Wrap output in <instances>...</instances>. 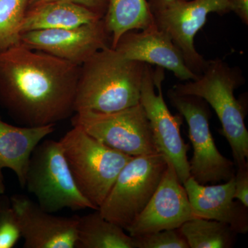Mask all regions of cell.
<instances>
[{"label": "cell", "mask_w": 248, "mask_h": 248, "mask_svg": "<svg viewBox=\"0 0 248 248\" xmlns=\"http://www.w3.org/2000/svg\"><path fill=\"white\" fill-rule=\"evenodd\" d=\"M80 66L22 45L0 51V103L26 126L66 120L75 112Z\"/></svg>", "instance_id": "1"}, {"label": "cell", "mask_w": 248, "mask_h": 248, "mask_svg": "<svg viewBox=\"0 0 248 248\" xmlns=\"http://www.w3.org/2000/svg\"><path fill=\"white\" fill-rule=\"evenodd\" d=\"M146 64L124 58L110 46L94 53L80 66L75 113H108L138 105Z\"/></svg>", "instance_id": "2"}, {"label": "cell", "mask_w": 248, "mask_h": 248, "mask_svg": "<svg viewBox=\"0 0 248 248\" xmlns=\"http://www.w3.org/2000/svg\"><path fill=\"white\" fill-rule=\"evenodd\" d=\"M239 68H232L220 59L208 61L203 73L195 80L177 84L172 90L178 94L197 96L210 104L221 124V133L229 143L235 166H248V131L245 124L246 110L234 96V91L244 84Z\"/></svg>", "instance_id": "3"}, {"label": "cell", "mask_w": 248, "mask_h": 248, "mask_svg": "<svg viewBox=\"0 0 248 248\" xmlns=\"http://www.w3.org/2000/svg\"><path fill=\"white\" fill-rule=\"evenodd\" d=\"M60 142L77 186L99 210L121 170L133 156L106 146L77 126Z\"/></svg>", "instance_id": "4"}, {"label": "cell", "mask_w": 248, "mask_h": 248, "mask_svg": "<svg viewBox=\"0 0 248 248\" xmlns=\"http://www.w3.org/2000/svg\"><path fill=\"white\" fill-rule=\"evenodd\" d=\"M25 187L48 213L64 208L98 210L77 186L60 141L44 140L36 147L29 161Z\"/></svg>", "instance_id": "5"}, {"label": "cell", "mask_w": 248, "mask_h": 248, "mask_svg": "<svg viewBox=\"0 0 248 248\" xmlns=\"http://www.w3.org/2000/svg\"><path fill=\"white\" fill-rule=\"evenodd\" d=\"M167 166L160 152L133 156L121 170L99 213L126 231L151 200Z\"/></svg>", "instance_id": "6"}, {"label": "cell", "mask_w": 248, "mask_h": 248, "mask_svg": "<svg viewBox=\"0 0 248 248\" xmlns=\"http://www.w3.org/2000/svg\"><path fill=\"white\" fill-rule=\"evenodd\" d=\"M106 146L131 156L159 153L151 124L141 104L116 112L81 111L71 120Z\"/></svg>", "instance_id": "7"}, {"label": "cell", "mask_w": 248, "mask_h": 248, "mask_svg": "<svg viewBox=\"0 0 248 248\" xmlns=\"http://www.w3.org/2000/svg\"><path fill=\"white\" fill-rule=\"evenodd\" d=\"M168 96L188 125L193 147V156L189 161L191 177L202 185L226 182L234 177V163L220 153L210 132L206 102L197 96L178 94L172 89Z\"/></svg>", "instance_id": "8"}, {"label": "cell", "mask_w": 248, "mask_h": 248, "mask_svg": "<svg viewBox=\"0 0 248 248\" xmlns=\"http://www.w3.org/2000/svg\"><path fill=\"white\" fill-rule=\"evenodd\" d=\"M164 68L157 66L154 70L146 63L142 81L140 104H141L160 153L170 161L180 182L190 177V164L187 153L189 145L184 141L181 135V125L184 117L180 113H171L163 96Z\"/></svg>", "instance_id": "9"}, {"label": "cell", "mask_w": 248, "mask_h": 248, "mask_svg": "<svg viewBox=\"0 0 248 248\" xmlns=\"http://www.w3.org/2000/svg\"><path fill=\"white\" fill-rule=\"evenodd\" d=\"M234 3V0H176L154 15V22L170 37L182 52L186 65L199 76L208 61L196 50L195 36L205 25L209 14L233 12Z\"/></svg>", "instance_id": "10"}, {"label": "cell", "mask_w": 248, "mask_h": 248, "mask_svg": "<svg viewBox=\"0 0 248 248\" xmlns=\"http://www.w3.org/2000/svg\"><path fill=\"white\" fill-rule=\"evenodd\" d=\"M110 33L102 18L78 27L24 32L20 45L81 66L94 53L110 46Z\"/></svg>", "instance_id": "11"}, {"label": "cell", "mask_w": 248, "mask_h": 248, "mask_svg": "<svg viewBox=\"0 0 248 248\" xmlns=\"http://www.w3.org/2000/svg\"><path fill=\"white\" fill-rule=\"evenodd\" d=\"M196 217L185 187L168 160L167 168L151 200L125 231L134 237L176 229Z\"/></svg>", "instance_id": "12"}, {"label": "cell", "mask_w": 248, "mask_h": 248, "mask_svg": "<svg viewBox=\"0 0 248 248\" xmlns=\"http://www.w3.org/2000/svg\"><path fill=\"white\" fill-rule=\"evenodd\" d=\"M25 248H76L78 216H55L27 195L11 197Z\"/></svg>", "instance_id": "13"}, {"label": "cell", "mask_w": 248, "mask_h": 248, "mask_svg": "<svg viewBox=\"0 0 248 248\" xmlns=\"http://www.w3.org/2000/svg\"><path fill=\"white\" fill-rule=\"evenodd\" d=\"M113 49L128 60L169 70L181 81L195 80L200 76L187 67L182 52L155 22L141 32L124 34Z\"/></svg>", "instance_id": "14"}, {"label": "cell", "mask_w": 248, "mask_h": 248, "mask_svg": "<svg viewBox=\"0 0 248 248\" xmlns=\"http://www.w3.org/2000/svg\"><path fill=\"white\" fill-rule=\"evenodd\" d=\"M183 185L196 217L226 223L238 234L248 232V207L235 201L234 177L223 184L208 186L190 176Z\"/></svg>", "instance_id": "15"}, {"label": "cell", "mask_w": 248, "mask_h": 248, "mask_svg": "<svg viewBox=\"0 0 248 248\" xmlns=\"http://www.w3.org/2000/svg\"><path fill=\"white\" fill-rule=\"evenodd\" d=\"M55 125L16 126L0 118V195L5 192L2 174L4 169L14 171L19 185L25 187L31 155L37 145L55 131Z\"/></svg>", "instance_id": "16"}, {"label": "cell", "mask_w": 248, "mask_h": 248, "mask_svg": "<svg viewBox=\"0 0 248 248\" xmlns=\"http://www.w3.org/2000/svg\"><path fill=\"white\" fill-rule=\"evenodd\" d=\"M104 18L92 10L69 1H55L28 8L21 32L45 29H69Z\"/></svg>", "instance_id": "17"}, {"label": "cell", "mask_w": 248, "mask_h": 248, "mask_svg": "<svg viewBox=\"0 0 248 248\" xmlns=\"http://www.w3.org/2000/svg\"><path fill=\"white\" fill-rule=\"evenodd\" d=\"M78 218L76 248H135L133 237L99 210Z\"/></svg>", "instance_id": "18"}, {"label": "cell", "mask_w": 248, "mask_h": 248, "mask_svg": "<svg viewBox=\"0 0 248 248\" xmlns=\"http://www.w3.org/2000/svg\"><path fill=\"white\" fill-rule=\"evenodd\" d=\"M104 20L110 33V47L115 48L124 34L153 24L154 16L147 0H108Z\"/></svg>", "instance_id": "19"}, {"label": "cell", "mask_w": 248, "mask_h": 248, "mask_svg": "<svg viewBox=\"0 0 248 248\" xmlns=\"http://www.w3.org/2000/svg\"><path fill=\"white\" fill-rule=\"evenodd\" d=\"M189 248H231L237 233L228 224L215 220L196 217L179 228Z\"/></svg>", "instance_id": "20"}, {"label": "cell", "mask_w": 248, "mask_h": 248, "mask_svg": "<svg viewBox=\"0 0 248 248\" xmlns=\"http://www.w3.org/2000/svg\"><path fill=\"white\" fill-rule=\"evenodd\" d=\"M29 0H0V51L20 45Z\"/></svg>", "instance_id": "21"}, {"label": "cell", "mask_w": 248, "mask_h": 248, "mask_svg": "<svg viewBox=\"0 0 248 248\" xmlns=\"http://www.w3.org/2000/svg\"><path fill=\"white\" fill-rule=\"evenodd\" d=\"M0 196V248H12L22 237L20 225L11 201Z\"/></svg>", "instance_id": "22"}, {"label": "cell", "mask_w": 248, "mask_h": 248, "mask_svg": "<svg viewBox=\"0 0 248 248\" xmlns=\"http://www.w3.org/2000/svg\"><path fill=\"white\" fill-rule=\"evenodd\" d=\"M133 239L135 248H189L179 228L140 235Z\"/></svg>", "instance_id": "23"}, {"label": "cell", "mask_w": 248, "mask_h": 248, "mask_svg": "<svg viewBox=\"0 0 248 248\" xmlns=\"http://www.w3.org/2000/svg\"><path fill=\"white\" fill-rule=\"evenodd\" d=\"M235 200L248 208V166L239 168L234 175Z\"/></svg>", "instance_id": "24"}, {"label": "cell", "mask_w": 248, "mask_h": 248, "mask_svg": "<svg viewBox=\"0 0 248 248\" xmlns=\"http://www.w3.org/2000/svg\"><path fill=\"white\" fill-rule=\"evenodd\" d=\"M69 1L85 6L104 17L107 12L108 0H29V7L48 1Z\"/></svg>", "instance_id": "25"}, {"label": "cell", "mask_w": 248, "mask_h": 248, "mask_svg": "<svg viewBox=\"0 0 248 248\" xmlns=\"http://www.w3.org/2000/svg\"><path fill=\"white\" fill-rule=\"evenodd\" d=\"M245 24H248V0H234V11Z\"/></svg>", "instance_id": "26"}, {"label": "cell", "mask_w": 248, "mask_h": 248, "mask_svg": "<svg viewBox=\"0 0 248 248\" xmlns=\"http://www.w3.org/2000/svg\"><path fill=\"white\" fill-rule=\"evenodd\" d=\"M152 14L154 15L164 11L176 0H147Z\"/></svg>", "instance_id": "27"}]
</instances>
